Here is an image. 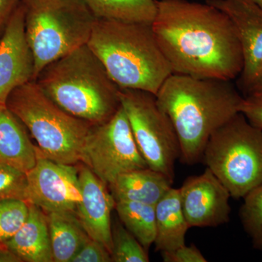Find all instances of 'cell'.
Here are the masks:
<instances>
[{"label": "cell", "mask_w": 262, "mask_h": 262, "mask_svg": "<svg viewBox=\"0 0 262 262\" xmlns=\"http://www.w3.org/2000/svg\"><path fill=\"white\" fill-rule=\"evenodd\" d=\"M79 180L80 199L76 215L89 237L101 243L112 253L114 196L108 186L83 163L79 167Z\"/></svg>", "instance_id": "14"}, {"label": "cell", "mask_w": 262, "mask_h": 262, "mask_svg": "<svg viewBox=\"0 0 262 262\" xmlns=\"http://www.w3.org/2000/svg\"><path fill=\"white\" fill-rule=\"evenodd\" d=\"M113 262H148L147 251L120 220L113 225Z\"/></svg>", "instance_id": "22"}, {"label": "cell", "mask_w": 262, "mask_h": 262, "mask_svg": "<svg viewBox=\"0 0 262 262\" xmlns=\"http://www.w3.org/2000/svg\"><path fill=\"white\" fill-rule=\"evenodd\" d=\"M179 189L181 204L189 228L216 227L228 223L230 193L210 169L188 177Z\"/></svg>", "instance_id": "11"}, {"label": "cell", "mask_w": 262, "mask_h": 262, "mask_svg": "<svg viewBox=\"0 0 262 262\" xmlns=\"http://www.w3.org/2000/svg\"><path fill=\"white\" fill-rule=\"evenodd\" d=\"M35 82L64 111L92 125L107 122L121 106L120 88L88 45L46 66Z\"/></svg>", "instance_id": "4"}, {"label": "cell", "mask_w": 262, "mask_h": 262, "mask_svg": "<svg viewBox=\"0 0 262 262\" xmlns=\"http://www.w3.org/2000/svg\"><path fill=\"white\" fill-rule=\"evenodd\" d=\"M151 27L172 73L230 81L241 75V43L229 17L213 5L158 0Z\"/></svg>", "instance_id": "1"}, {"label": "cell", "mask_w": 262, "mask_h": 262, "mask_svg": "<svg viewBox=\"0 0 262 262\" xmlns=\"http://www.w3.org/2000/svg\"><path fill=\"white\" fill-rule=\"evenodd\" d=\"M96 18L152 24L158 0H82Z\"/></svg>", "instance_id": "20"}, {"label": "cell", "mask_w": 262, "mask_h": 262, "mask_svg": "<svg viewBox=\"0 0 262 262\" xmlns=\"http://www.w3.org/2000/svg\"><path fill=\"white\" fill-rule=\"evenodd\" d=\"M35 80L46 66L89 42L96 18L82 0H21ZM34 80V81H35Z\"/></svg>", "instance_id": "6"}, {"label": "cell", "mask_w": 262, "mask_h": 262, "mask_svg": "<svg viewBox=\"0 0 262 262\" xmlns=\"http://www.w3.org/2000/svg\"><path fill=\"white\" fill-rule=\"evenodd\" d=\"M81 163L108 187L122 173L148 168L122 105L107 122L91 127L82 147Z\"/></svg>", "instance_id": "9"}, {"label": "cell", "mask_w": 262, "mask_h": 262, "mask_svg": "<svg viewBox=\"0 0 262 262\" xmlns=\"http://www.w3.org/2000/svg\"><path fill=\"white\" fill-rule=\"evenodd\" d=\"M21 0H0V37Z\"/></svg>", "instance_id": "29"}, {"label": "cell", "mask_w": 262, "mask_h": 262, "mask_svg": "<svg viewBox=\"0 0 262 262\" xmlns=\"http://www.w3.org/2000/svg\"><path fill=\"white\" fill-rule=\"evenodd\" d=\"M120 98L148 167L173 182L180 144L173 123L158 104L156 96L140 90L120 89Z\"/></svg>", "instance_id": "8"}, {"label": "cell", "mask_w": 262, "mask_h": 262, "mask_svg": "<svg viewBox=\"0 0 262 262\" xmlns=\"http://www.w3.org/2000/svg\"><path fill=\"white\" fill-rule=\"evenodd\" d=\"M6 106L28 129L39 154L67 165L81 163L82 147L93 125L58 106L35 81L12 91Z\"/></svg>", "instance_id": "5"}, {"label": "cell", "mask_w": 262, "mask_h": 262, "mask_svg": "<svg viewBox=\"0 0 262 262\" xmlns=\"http://www.w3.org/2000/svg\"><path fill=\"white\" fill-rule=\"evenodd\" d=\"M29 214V204L22 200L0 201V246L10 241L24 225Z\"/></svg>", "instance_id": "24"}, {"label": "cell", "mask_w": 262, "mask_h": 262, "mask_svg": "<svg viewBox=\"0 0 262 262\" xmlns=\"http://www.w3.org/2000/svg\"><path fill=\"white\" fill-rule=\"evenodd\" d=\"M173 183L166 176L148 167L121 174L108 188L115 201L140 202L155 206L171 189Z\"/></svg>", "instance_id": "17"}, {"label": "cell", "mask_w": 262, "mask_h": 262, "mask_svg": "<svg viewBox=\"0 0 262 262\" xmlns=\"http://www.w3.org/2000/svg\"><path fill=\"white\" fill-rule=\"evenodd\" d=\"M262 96V70L245 96Z\"/></svg>", "instance_id": "31"}, {"label": "cell", "mask_w": 262, "mask_h": 262, "mask_svg": "<svg viewBox=\"0 0 262 262\" xmlns=\"http://www.w3.org/2000/svg\"><path fill=\"white\" fill-rule=\"evenodd\" d=\"M35 80V62L25 32L20 2L0 37V104L6 105L16 88Z\"/></svg>", "instance_id": "13"}, {"label": "cell", "mask_w": 262, "mask_h": 262, "mask_svg": "<svg viewBox=\"0 0 262 262\" xmlns=\"http://www.w3.org/2000/svg\"><path fill=\"white\" fill-rule=\"evenodd\" d=\"M225 13L238 38L244 66L239 89L247 94L262 70V9L253 0H206Z\"/></svg>", "instance_id": "12"}, {"label": "cell", "mask_w": 262, "mask_h": 262, "mask_svg": "<svg viewBox=\"0 0 262 262\" xmlns=\"http://www.w3.org/2000/svg\"><path fill=\"white\" fill-rule=\"evenodd\" d=\"M36 161L37 148L27 127L6 105L0 104V163L27 173Z\"/></svg>", "instance_id": "16"}, {"label": "cell", "mask_w": 262, "mask_h": 262, "mask_svg": "<svg viewBox=\"0 0 262 262\" xmlns=\"http://www.w3.org/2000/svg\"><path fill=\"white\" fill-rule=\"evenodd\" d=\"M27 173L7 164L0 163V201H27Z\"/></svg>", "instance_id": "25"}, {"label": "cell", "mask_w": 262, "mask_h": 262, "mask_svg": "<svg viewBox=\"0 0 262 262\" xmlns=\"http://www.w3.org/2000/svg\"><path fill=\"white\" fill-rule=\"evenodd\" d=\"M27 175V203L46 213L76 214L80 199L79 168L76 165L53 161L37 151L35 165Z\"/></svg>", "instance_id": "10"}, {"label": "cell", "mask_w": 262, "mask_h": 262, "mask_svg": "<svg viewBox=\"0 0 262 262\" xmlns=\"http://www.w3.org/2000/svg\"><path fill=\"white\" fill-rule=\"evenodd\" d=\"M155 206L140 202L115 201L119 220L147 251L156 234Z\"/></svg>", "instance_id": "21"}, {"label": "cell", "mask_w": 262, "mask_h": 262, "mask_svg": "<svg viewBox=\"0 0 262 262\" xmlns=\"http://www.w3.org/2000/svg\"><path fill=\"white\" fill-rule=\"evenodd\" d=\"M202 162L234 199L244 198L262 185V130L242 113L212 134Z\"/></svg>", "instance_id": "7"}, {"label": "cell", "mask_w": 262, "mask_h": 262, "mask_svg": "<svg viewBox=\"0 0 262 262\" xmlns=\"http://www.w3.org/2000/svg\"><path fill=\"white\" fill-rule=\"evenodd\" d=\"M20 258L5 246H0V262H21Z\"/></svg>", "instance_id": "30"}, {"label": "cell", "mask_w": 262, "mask_h": 262, "mask_svg": "<svg viewBox=\"0 0 262 262\" xmlns=\"http://www.w3.org/2000/svg\"><path fill=\"white\" fill-rule=\"evenodd\" d=\"M155 251H172L185 245L189 228L181 204L179 189L172 187L155 205Z\"/></svg>", "instance_id": "18"}, {"label": "cell", "mask_w": 262, "mask_h": 262, "mask_svg": "<svg viewBox=\"0 0 262 262\" xmlns=\"http://www.w3.org/2000/svg\"><path fill=\"white\" fill-rule=\"evenodd\" d=\"M244 98L230 80L169 76L157 93V102L177 131L183 163L202 161L210 137L239 113Z\"/></svg>", "instance_id": "2"}, {"label": "cell", "mask_w": 262, "mask_h": 262, "mask_svg": "<svg viewBox=\"0 0 262 262\" xmlns=\"http://www.w3.org/2000/svg\"><path fill=\"white\" fill-rule=\"evenodd\" d=\"M87 45L120 89L156 96L173 74L151 24L96 18Z\"/></svg>", "instance_id": "3"}, {"label": "cell", "mask_w": 262, "mask_h": 262, "mask_svg": "<svg viewBox=\"0 0 262 262\" xmlns=\"http://www.w3.org/2000/svg\"><path fill=\"white\" fill-rule=\"evenodd\" d=\"M239 209L241 223L251 237L253 247L262 250V185L244 198Z\"/></svg>", "instance_id": "23"}, {"label": "cell", "mask_w": 262, "mask_h": 262, "mask_svg": "<svg viewBox=\"0 0 262 262\" xmlns=\"http://www.w3.org/2000/svg\"><path fill=\"white\" fill-rule=\"evenodd\" d=\"M53 262H71L91 239L75 213H46Z\"/></svg>", "instance_id": "19"}, {"label": "cell", "mask_w": 262, "mask_h": 262, "mask_svg": "<svg viewBox=\"0 0 262 262\" xmlns=\"http://www.w3.org/2000/svg\"><path fill=\"white\" fill-rule=\"evenodd\" d=\"M28 204L27 220L5 246L22 261L53 262L47 214L35 205Z\"/></svg>", "instance_id": "15"}, {"label": "cell", "mask_w": 262, "mask_h": 262, "mask_svg": "<svg viewBox=\"0 0 262 262\" xmlns=\"http://www.w3.org/2000/svg\"><path fill=\"white\" fill-rule=\"evenodd\" d=\"M164 262H206V258L199 249L191 244L185 245L172 250L161 252Z\"/></svg>", "instance_id": "27"}, {"label": "cell", "mask_w": 262, "mask_h": 262, "mask_svg": "<svg viewBox=\"0 0 262 262\" xmlns=\"http://www.w3.org/2000/svg\"><path fill=\"white\" fill-rule=\"evenodd\" d=\"M256 4H257L258 6L262 9V0H253Z\"/></svg>", "instance_id": "32"}, {"label": "cell", "mask_w": 262, "mask_h": 262, "mask_svg": "<svg viewBox=\"0 0 262 262\" xmlns=\"http://www.w3.org/2000/svg\"><path fill=\"white\" fill-rule=\"evenodd\" d=\"M239 113L253 126L262 130V96H244Z\"/></svg>", "instance_id": "28"}, {"label": "cell", "mask_w": 262, "mask_h": 262, "mask_svg": "<svg viewBox=\"0 0 262 262\" xmlns=\"http://www.w3.org/2000/svg\"><path fill=\"white\" fill-rule=\"evenodd\" d=\"M71 262H113L111 253L101 243L89 239Z\"/></svg>", "instance_id": "26"}]
</instances>
